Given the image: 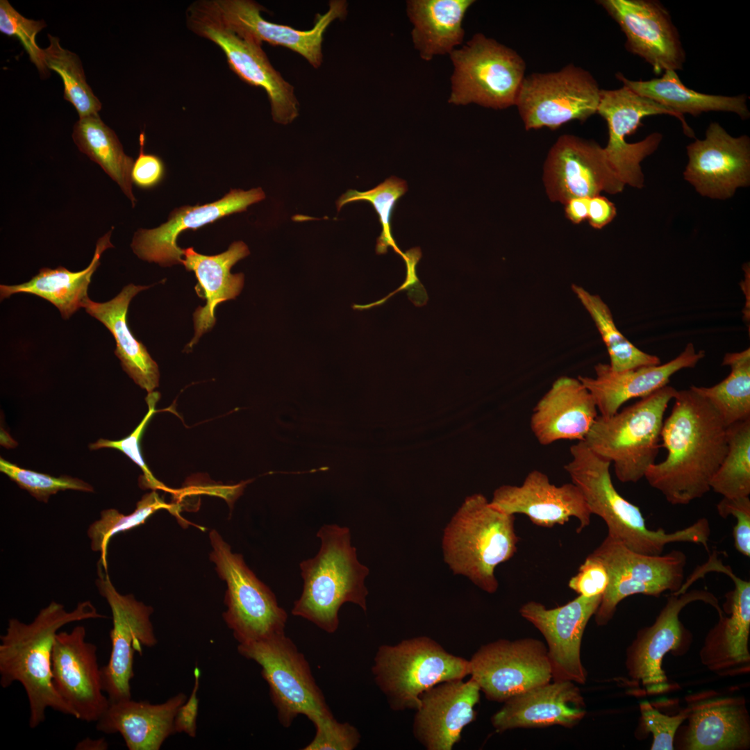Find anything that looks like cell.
I'll list each match as a JSON object with an SVG mask.
<instances>
[{
    "label": "cell",
    "instance_id": "obj_1",
    "mask_svg": "<svg viewBox=\"0 0 750 750\" xmlns=\"http://www.w3.org/2000/svg\"><path fill=\"white\" fill-rule=\"evenodd\" d=\"M664 421L660 447L666 458L644 478L672 505H687L710 490L727 451L726 426L711 403L691 388L677 390Z\"/></svg>",
    "mask_w": 750,
    "mask_h": 750
},
{
    "label": "cell",
    "instance_id": "obj_2",
    "mask_svg": "<svg viewBox=\"0 0 750 750\" xmlns=\"http://www.w3.org/2000/svg\"><path fill=\"white\" fill-rule=\"evenodd\" d=\"M105 617L90 601L79 602L69 612L53 601L31 623L16 618L8 620L6 633L0 636V685L3 688L14 682L22 685L28 701L30 728L45 720L47 708L77 719L53 685L51 655L55 638L67 624Z\"/></svg>",
    "mask_w": 750,
    "mask_h": 750
},
{
    "label": "cell",
    "instance_id": "obj_3",
    "mask_svg": "<svg viewBox=\"0 0 750 750\" xmlns=\"http://www.w3.org/2000/svg\"><path fill=\"white\" fill-rule=\"evenodd\" d=\"M569 451L571 460L564 469L582 493L591 514L605 522L607 535L635 552L648 555H660L672 542H691L708 549L710 529L707 519L701 518L672 533L650 529L640 508L615 489L610 461L592 451L583 441L573 444Z\"/></svg>",
    "mask_w": 750,
    "mask_h": 750
},
{
    "label": "cell",
    "instance_id": "obj_4",
    "mask_svg": "<svg viewBox=\"0 0 750 750\" xmlns=\"http://www.w3.org/2000/svg\"><path fill=\"white\" fill-rule=\"evenodd\" d=\"M316 535L320 549L315 557L299 564L303 591L291 612L333 633L339 626L342 604L351 602L367 610L365 579L369 569L358 560L349 528L324 524Z\"/></svg>",
    "mask_w": 750,
    "mask_h": 750
},
{
    "label": "cell",
    "instance_id": "obj_5",
    "mask_svg": "<svg viewBox=\"0 0 750 750\" xmlns=\"http://www.w3.org/2000/svg\"><path fill=\"white\" fill-rule=\"evenodd\" d=\"M515 519V515L492 508L481 494L468 497L444 529V561L455 574L467 576L488 593L495 592L499 585L495 568L517 549Z\"/></svg>",
    "mask_w": 750,
    "mask_h": 750
},
{
    "label": "cell",
    "instance_id": "obj_6",
    "mask_svg": "<svg viewBox=\"0 0 750 750\" xmlns=\"http://www.w3.org/2000/svg\"><path fill=\"white\" fill-rule=\"evenodd\" d=\"M676 392L666 385L610 417L596 418L583 442L613 463L621 482L639 481L656 462L664 415Z\"/></svg>",
    "mask_w": 750,
    "mask_h": 750
},
{
    "label": "cell",
    "instance_id": "obj_7",
    "mask_svg": "<svg viewBox=\"0 0 750 750\" xmlns=\"http://www.w3.org/2000/svg\"><path fill=\"white\" fill-rule=\"evenodd\" d=\"M372 669L394 710H416L425 691L470 674L469 660L451 654L426 636L379 647Z\"/></svg>",
    "mask_w": 750,
    "mask_h": 750
},
{
    "label": "cell",
    "instance_id": "obj_8",
    "mask_svg": "<svg viewBox=\"0 0 750 750\" xmlns=\"http://www.w3.org/2000/svg\"><path fill=\"white\" fill-rule=\"evenodd\" d=\"M238 651L260 666L283 726H290L299 715L306 716L315 727L334 718L309 663L285 634L238 644Z\"/></svg>",
    "mask_w": 750,
    "mask_h": 750
},
{
    "label": "cell",
    "instance_id": "obj_9",
    "mask_svg": "<svg viewBox=\"0 0 750 750\" xmlns=\"http://www.w3.org/2000/svg\"><path fill=\"white\" fill-rule=\"evenodd\" d=\"M210 559L221 579L226 583L223 618L238 644L249 643L285 634V610L274 592L246 565L243 556L216 530L209 534Z\"/></svg>",
    "mask_w": 750,
    "mask_h": 750
},
{
    "label": "cell",
    "instance_id": "obj_10",
    "mask_svg": "<svg viewBox=\"0 0 750 750\" xmlns=\"http://www.w3.org/2000/svg\"><path fill=\"white\" fill-rule=\"evenodd\" d=\"M454 66L449 102L492 109L515 106L526 64L514 50L477 33L450 53Z\"/></svg>",
    "mask_w": 750,
    "mask_h": 750
},
{
    "label": "cell",
    "instance_id": "obj_11",
    "mask_svg": "<svg viewBox=\"0 0 750 750\" xmlns=\"http://www.w3.org/2000/svg\"><path fill=\"white\" fill-rule=\"evenodd\" d=\"M605 565L608 585L594 614L598 626L606 625L624 599L637 594L659 597L675 592L683 585L687 557L673 550L664 556L635 552L606 535L591 553Z\"/></svg>",
    "mask_w": 750,
    "mask_h": 750
},
{
    "label": "cell",
    "instance_id": "obj_12",
    "mask_svg": "<svg viewBox=\"0 0 750 750\" xmlns=\"http://www.w3.org/2000/svg\"><path fill=\"white\" fill-rule=\"evenodd\" d=\"M597 113L608 125V140L603 150L608 162L624 185L634 188H642L644 176L640 162L657 149L662 140L661 134L653 133L638 142H626V137L642 125L644 117L656 115L673 116L681 122L688 136L694 135L684 116L625 85L616 90H601Z\"/></svg>",
    "mask_w": 750,
    "mask_h": 750
},
{
    "label": "cell",
    "instance_id": "obj_13",
    "mask_svg": "<svg viewBox=\"0 0 750 750\" xmlns=\"http://www.w3.org/2000/svg\"><path fill=\"white\" fill-rule=\"evenodd\" d=\"M600 92L589 72L569 64L557 72L526 76L515 106L526 129H556L597 113Z\"/></svg>",
    "mask_w": 750,
    "mask_h": 750
},
{
    "label": "cell",
    "instance_id": "obj_14",
    "mask_svg": "<svg viewBox=\"0 0 750 750\" xmlns=\"http://www.w3.org/2000/svg\"><path fill=\"white\" fill-rule=\"evenodd\" d=\"M96 586L106 600L112 619L110 655L108 663L101 668L103 689L110 702L131 699L134 654L142 655L143 647H153L158 642L150 620L153 608L133 594L119 593L99 561Z\"/></svg>",
    "mask_w": 750,
    "mask_h": 750
},
{
    "label": "cell",
    "instance_id": "obj_15",
    "mask_svg": "<svg viewBox=\"0 0 750 750\" xmlns=\"http://www.w3.org/2000/svg\"><path fill=\"white\" fill-rule=\"evenodd\" d=\"M192 5L240 37L260 44L266 42L288 48L302 56L315 68L322 63V45L326 29L335 19H342L347 13L345 1H331L325 14H317L312 29L299 31L267 21L260 14L264 8L251 0H206Z\"/></svg>",
    "mask_w": 750,
    "mask_h": 750
},
{
    "label": "cell",
    "instance_id": "obj_16",
    "mask_svg": "<svg viewBox=\"0 0 750 750\" xmlns=\"http://www.w3.org/2000/svg\"><path fill=\"white\" fill-rule=\"evenodd\" d=\"M187 24L194 33L222 50L230 69L242 81L265 90L274 122L288 124L299 115L294 87L272 67L260 44L240 37L192 6L187 12Z\"/></svg>",
    "mask_w": 750,
    "mask_h": 750
},
{
    "label": "cell",
    "instance_id": "obj_17",
    "mask_svg": "<svg viewBox=\"0 0 750 750\" xmlns=\"http://www.w3.org/2000/svg\"><path fill=\"white\" fill-rule=\"evenodd\" d=\"M469 660L471 678L492 701L504 702L552 679L547 648L533 638L490 642Z\"/></svg>",
    "mask_w": 750,
    "mask_h": 750
},
{
    "label": "cell",
    "instance_id": "obj_18",
    "mask_svg": "<svg viewBox=\"0 0 750 750\" xmlns=\"http://www.w3.org/2000/svg\"><path fill=\"white\" fill-rule=\"evenodd\" d=\"M702 601L722 612L715 597L708 591L694 590L672 593L653 624L638 631L626 650V667L631 681L643 688L647 694L668 692L671 685L662 669L665 655L685 647L686 630L679 614L688 604Z\"/></svg>",
    "mask_w": 750,
    "mask_h": 750
},
{
    "label": "cell",
    "instance_id": "obj_19",
    "mask_svg": "<svg viewBox=\"0 0 750 750\" xmlns=\"http://www.w3.org/2000/svg\"><path fill=\"white\" fill-rule=\"evenodd\" d=\"M53 685L61 698L76 712L77 719L97 722L110 701L102 686L97 646L86 640V630L75 626L58 632L51 655Z\"/></svg>",
    "mask_w": 750,
    "mask_h": 750
},
{
    "label": "cell",
    "instance_id": "obj_20",
    "mask_svg": "<svg viewBox=\"0 0 750 750\" xmlns=\"http://www.w3.org/2000/svg\"><path fill=\"white\" fill-rule=\"evenodd\" d=\"M544 180L549 198L564 204L573 198H591L603 191L620 192L625 185L608 162L603 148L570 135L560 136L550 149Z\"/></svg>",
    "mask_w": 750,
    "mask_h": 750
},
{
    "label": "cell",
    "instance_id": "obj_21",
    "mask_svg": "<svg viewBox=\"0 0 750 750\" xmlns=\"http://www.w3.org/2000/svg\"><path fill=\"white\" fill-rule=\"evenodd\" d=\"M624 33L626 48L649 64L656 74L681 70L685 52L669 10L656 0H601Z\"/></svg>",
    "mask_w": 750,
    "mask_h": 750
},
{
    "label": "cell",
    "instance_id": "obj_22",
    "mask_svg": "<svg viewBox=\"0 0 750 750\" xmlns=\"http://www.w3.org/2000/svg\"><path fill=\"white\" fill-rule=\"evenodd\" d=\"M601 597L578 595L563 606L550 609L535 601L521 607V615L536 627L547 641L553 681L586 682L587 672L581 658V640Z\"/></svg>",
    "mask_w": 750,
    "mask_h": 750
},
{
    "label": "cell",
    "instance_id": "obj_23",
    "mask_svg": "<svg viewBox=\"0 0 750 750\" xmlns=\"http://www.w3.org/2000/svg\"><path fill=\"white\" fill-rule=\"evenodd\" d=\"M685 178L701 194L712 199L731 197L750 178V140L733 137L718 123L708 126L703 140L687 147Z\"/></svg>",
    "mask_w": 750,
    "mask_h": 750
},
{
    "label": "cell",
    "instance_id": "obj_24",
    "mask_svg": "<svg viewBox=\"0 0 750 750\" xmlns=\"http://www.w3.org/2000/svg\"><path fill=\"white\" fill-rule=\"evenodd\" d=\"M490 506L509 515L524 514L535 525L551 528L576 518L579 533L590 525L591 512L579 489L573 483L557 486L548 476L534 469L520 485H504L497 488Z\"/></svg>",
    "mask_w": 750,
    "mask_h": 750
},
{
    "label": "cell",
    "instance_id": "obj_25",
    "mask_svg": "<svg viewBox=\"0 0 750 750\" xmlns=\"http://www.w3.org/2000/svg\"><path fill=\"white\" fill-rule=\"evenodd\" d=\"M265 199L260 188L247 191L232 189L222 199L204 205L184 206L174 209L167 221L152 229L140 228L131 247L140 259L162 267L181 264L183 249L177 246L178 235L197 229L235 212L246 211L249 206Z\"/></svg>",
    "mask_w": 750,
    "mask_h": 750
},
{
    "label": "cell",
    "instance_id": "obj_26",
    "mask_svg": "<svg viewBox=\"0 0 750 750\" xmlns=\"http://www.w3.org/2000/svg\"><path fill=\"white\" fill-rule=\"evenodd\" d=\"M709 572L726 574L734 589L726 594L729 616L723 612L717 624L708 632L700 652L703 665L720 676L747 674L750 669L748 642L750 632V582L744 580L710 556Z\"/></svg>",
    "mask_w": 750,
    "mask_h": 750
},
{
    "label": "cell",
    "instance_id": "obj_27",
    "mask_svg": "<svg viewBox=\"0 0 750 750\" xmlns=\"http://www.w3.org/2000/svg\"><path fill=\"white\" fill-rule=\"evenodd\" d=\"M480 692L472 678L443 682L425 691L414 717L416 739L428 750H451L476 718Z\"/></svg>",
    "mask_w": 750,
    "mask_h": 750
},
{
    "label": "cell",
    "instance_id": "obj_28",
    "mask_svg": "<svg viewBox=\"0 0 750 750\" xmlns=\"http://www.w3.org/2000/svg\"><path fill=\"white\" fill-rule=\"evenodd\" d=\"M688 726L683 749L742 750L750 745V720L744 699L708 690L685 697Z\"/></svg>",
    "mask_w": 750,
    "mask_h": 750
},
{
    "label": "cell",
    "instance_id": "obj_29",
    "mask_svg": "<svg viewBox=\"0 0 750 750\" xmlns=\"http://www.w3.org/2000/svg\"><path fill=\"white\" fill-rule=\"evenodd\" d=\"M704 356V351L697 352L688 343L677 357L663 365L615 371L609 364L599 362L594 367V377L577 378L592 395L600 415L608 417L628 400L644 398L667 385L674 374L694 367Z\"/></svg>",
    "mask_w": 750,
    "mask_h": 750
},
{
    "label": "cell",
    "instance_id": "obj_30",
    "mask_svg": "<svg viewBox=\"0 0 750 750\" xmlns=\"http://www.w3.org/2000/svg\"><path fill=\"white\" fill-rule=\"evenodd\" d=\"M598 415L592 395L578 378L562 376L534 406L530 427L541 445L584 441Z\"/></svg>",
    "mask_w": 750,
    "mask_h": 750
},
{
    "label": "cell",
    "instance_id": "obj_31",
    "mask_svg": "<svg viewBox=\"0 0 750 750\" xmlns=\"http://www.w3.org/2000/svg\"><path fill=\"white\" fill-rule=\"evenodd\" d=\"M493 715L498 732L517 728L572 727L585 715L579 689L569 681H553L510 697Z\"/></svg>",
    "mask_w": 750,
    "mask_h": 750
},
{
    "label": "cell",
    "instance_id": "obj_32",
    "mask_svg": "<svg viewBox=\"0 0 750 750\" xmlns=\"http://www.w3.org/2000/svg\"><path fill=\"white\" fill-rule=\"evenodd\" d=\"M182 251L184 258L181 264L186 270L194 273L197 279V294L206 300V306H199L193 314L195 333L186 347L189 349L215 324V310L218 304L235 299L240 293L244 285V274H231V269L237 262L249 254V250L245 243L238 241L233 242L226 251L214 256L201 254L193 247Z\"/></svg>",
    "mask_w": 750,
    "mask_h": 750
},
{
    "label": "cell",
    "instance_id": "obj_33",
    "mask_svg": "<svg viewBox=\"0 0 750 750\" xmlns=\"http://www.w3.org/2000/svg\"><path fill=\"white\" fill-rule=\"evenodd\" d=\"M186 699L180 692L158 704L131 698L110 702L96 728L106 734L119 733L129 750H159L176 733L174 718Z\"/></svg>",
    "mask_w": 750,
    "mask_h": 750
},
{
    "label": "cell",
    "instance_id": "obj_34",
    "mask_svg": "<svg viewBox=\"0 0 750 750\" xmlns=\"http://www.w3.org/2000/svg\"><path fill=\"white\" fill-rule=\"evenodd\" d=\"M130 283L113 299L106 302H95L90 298L85 302V312L101 322L112 335L114 351L124 372L148 393L159 385L160 373L157 363L145 346L133 335L127 322L128 306L140 292L151 287Z\"/></svg>",
    "mask_w": 750,
    "mask_h": 750
},
{
    "label": "cell",
    "instance_id": "obj_35",
    "mask_svg": "<svg viewBox=\"0 0 750 750\" xmlns=\"http://www.w3.org/2000/svg\"><path fill=\"white\" fill-rule=\"evenodd\" d=\"M113 227L99 238L93 258L89 265L78 272H72L62 266L56 269L44 267L27 282L17 285H0L1 300L18 293L33 294L54 305L63 319H69L89 299L88 286L92 276L100 265L103 253L114 246L110 242Z\"/></svg>",
    "mask_w": 750,
    "mask_h": 750
},
{
    "label": "cell",
    "instance_id": "obj_36",
    "mask_svg": "<svg viewBox=\"0 0 750 750\" xmlns=\"http://www.w3.org/2000/svg\"><path fill=\"white\" fill-rule=\"evenodd\" d=\"M472 0H412L407 1L408 15L413 24L412 38L420 56L450 53L464 38L462 20Z\"/></svg>",
    "mask_w": 750,
    "mask_h": 750
},
{
    "label": "cell",
    "instance_id": "obj_37",
    "mask_svg": "<svg viewBox=\"0 0 750 750\" xmlns=\"http://www.w3.org/2000/svg\"><path fill=\"white\" fill-rule=\"evenodd\" d=\"M616 76L635 93L683 116L685 113L697 116L711 111L733 112L742 119L750 116L745 95L731 97L695 91L685 86L674 70H667L660 77L646 81L630 80L620 73Z\"/></svg>",
    "mask_w": 750,
    "mask_h": 750
},
{
    "label": "cell",
    "instance_id": "obj_38",
    "mask_svg": "<svg viewBox=\"0 0 750 750\" xmlns=\"http://www.w3.org/2000/svg\"><path fill=\"white\" fill-rule=\"evenodd\" d=\"M72 138L78 149L117 183L134 207L137 202L131 179L134 160L124 153L117 135L98 113L80 117L74 124Z\"/></svg>",
    "mask_w": 750,
    "mask_h": 750
},
{
    "label": "cell",
    "instance_id": "obj_39",
    "mask_svg": "<svg viewBox=\"0 0 750 750\" xmlns=\"http://www.w3.org/2000/svg\"><path fill=\"white\" fill-rule=\"evenodd\" d=\"M722 365L731 372L712 387L690 388L707 399L722 417L726 426L750 419V349L726 353Z\"/></svg>",
    "mask_w": 750,
    "mask_h": 750
},
{
    "label": "cell",
    "instance_id": "obj_40",
    "mask_svg": "<svg viewBox=\"0 0 750 750\" xmlns=\"http://www.w3.org/2000/svg\"><path fill=\"white\" fill-rule=\"evenodd\" d=\"M572 290L593 319L606 347L610 366L624 371L660 364V358L634 346L617 328L608 306L598 295L583 287L572 284Z\"/></svg>",
    "mask_w": 750,
    "mask_h": 750
},
{
    "label": "cell",
    "instance_id": "obj_41",
    "mask_svg": "<svg viewBox=\"0 0 750 750\" xmlns=\"http://www.w3.org/2000/svg\"><path fill=\"white\" fill-rule=\"evenodd\" d=\"M727 451L710 481V490L726 498L750 494V419L726 427Z\"/></svg>",
    "mask_w": 750,
    "mask_h": 750
},
{
    "label": "cell",
    "instance_id": "obj_42",
    "mask_svg": "<svg viewBox=\"0 0 750 750\" xmlns=\"http://www.w3.org/2000/svg\"><path fill=\"white\" fill-rule=\"evenodd\" d=\"M49 45L43 49L45 65L56 72L64 85V99L71 103L79 117L97 114L101 103L87 83L79 58L62 48L57 37L48 35Z\"/></svg>",
    "mask_w": 750,
    "mask_h": 750
},
{
    "label": "cell",
    "instance_id": "obj_43",
    "mask_svg": "<svg viewBox=\"0 0 750 750\" xmlns=\"http://www.w3.org/2000/svg\"><path fill=\"white\" fill-rule=\"evenodd\" d=\"M160 509L172 512L174 506L166 503L156 490L145 494L137 503L136 508L129 515H124L114 508L101 512V517L89 526L87 534L93 551L100 553L99 561L108 570V547L110 539L116 534L129 531L145 522L153 513Z\"/></svg>",
    "mask_w": 750,
    "mask_h": 750
},
{
    "label": "cell",
    "instance_id": "obj_44",
    "mask_svg": "<svg viewBox=\"0 0 750 750\" xmlns=\"http://www.w3.org/2000/svg\"><path fill=\"white\" fill-rule=\"evenodd\" d=\"M406 182L396 176H391L374 188L366 192L349 190L343 194L336 202L338 210L347 203L357 201H367L373 206L378 215L382 232L377 240L376 252L385 253L389 246L397 253H401L395 244L391 233V217L397 200L407 191Z\"/></svg>",
    "mask_w": 750,
    "mask_h": 750
},
{
    "label": "cell",
    "instance_id": "obj_45",
    "mask_svg": "<svg viewBox=\"0 0 750 750\" xmlns=\"http://www.w3.org/2000/svg\"><path fill=\"white\" fill-rule=\"evenodd\" d=\"M0 471L37 500L45 503L48 502L51 495L59 491L73 490L94 492L93 487L81 479L68 476L54 477L24 469L3 458H0Z\"/></svg>",
    "mask_w": 750,
    "mask_h": 750
},
{
    "label": "cell",
    "instance_id": "obj_46",
    "mask_svg": "<svg viewBox=\"0 0 750 750\" xmlns=\"http://www.w3.org/2000/svg\"><path fill=\"white\" fill-rule=\"evenodd\" d=\"M160 394L158 392L148 393L146 401L149 410L140 422L139 425L127 437L119 440H110L101 438L96 442L90 444L89 447L91 450H97L101 448H112L123 452L132 461H133L142 469L143 474L140 477V485L143 488H149L153 490H160L166 492H172L164 483L158 481L152 474L151 470L143 459L141 453L140 440L143 435L145 427L149 420L157 411L156 405L159 400Z\"/></svg>",
    "mask_w": 750,
    "mask_h": 750
},
{
    "label": "cell",
    "instance_id": "obj_47",
    "mask_svg": "<svg viewBox=\"0 0 750 750\" xmlns=\"http://www.w3.org/2000/svg\"><path fill=\"white\" fill-rule=\"evenodd\" d=\"M47 25L43 20L26 18L18 12L6 0L0 1V32L17 38L29 56L31 61L43 74H48L43 56V49L36 43L37 34Z\"/></svg>",
    "mask_w": 750,
    "mask_h": 750
},
{
    "label": "cell",
    "instance_id": "obj_48",
    "mask_svg": "<svg viewBox=\"0 0 750 750\" xmlns=\"http://www.w3.org/2000/svg\"><path fill=\"white\" fill-rule=\"evenodd\" d=\"M643 724L647 731L653 734L651 750H672L674 749L675 733L682 722L688 717L685 708L676 715L662 714L648 701L640 703Z\"/></svg>",
    "mask_w": 750,
    "mask_h": 750
},
{
    "label": "cell",
    "instance_id": "obj_49",
    "mask_svg": "<svg viewBox=\"0 0 750 750\" xmlns=\"http://www.w3.org/2000/svg\"><path fill=\"white\" fill-rule=\"evenodd\" d=\"M313 740L304 750H352L360 742L358 730L348 723H340L335 718L315 728Z\"/></svg>",
    "mask_w": 750,
    "mask_h": 750
},
{
    "label": "cell",
    "instance_id": "obj_50",
    "mask_svg": "<svg viewBox=\"0 0 750 750\" xmlns=\"http://www.w3.org/2000/svg\"><path fill=\"white\" fill-rule=\"evenodd\" d=\"M718 514L723 518L732 515L736 519L733 536L735 549L750 557V499L749 497H723L717 503Z\"/></svg>",
    "mask_w": 750,
    "mask_h": 750
},
{
    "label": "cell",
    "instance_id": "obj_51",
    "mask_svg": "<svg viewBox=\"0 0 750 750\" xmlns=\"http://www.w3.org/2000/svg\"><path fill=\"white\" fill-rule=\"evenodd\" d=\"M609 583L608 571L603 562L591 553L581 565L568 586L578 595L592 597L603 595Z\"/></svg>",
    "mask_w": 750,
    "mask_h": 750
},
{
    "label": "cell",
    "instance_id": "obj_52",
    "mask_svg": "<svg viewBox=\"0 0 750 750\" xmlns=\"http://www.w3.org/2000/svg\"><path fill=\"white\" fill-rule=\"evenodd\" d=\"M144 134L140 135V152L134 161L132 182L142 189H149L159 184L165 176V165L160 157L144 151Z\"/></svg>",
    "mask_w": 750,
    "mask_h": 750
},
{
    "label": "cell",
    "instance_id": "obj_53",
    "mask_svg": "<svg viewBox=\"0 0 750 750\" xmlns=\"http://www.w3.org/2000/svg\"><path fill=\"white\" fill-rule=\"evenodd\" d=\"M194 683L188 699L179 707L174 718L176 733H185L191 738L197 734V719L199 710L197 692L199 688L200 669L197 665L194 671Z\"/></svg>",
    "mask_w": 750,
    "mask_h": 750
},
{
    "label": "cell",
    "instance_id": "obj_54",
    "mask_svg": "<svg viewBox=\"0 0 750 750\" xmlns=\"http://www.w3.org/2000/svg\"><path fill=\"white\" fill-rule=\"evenodd\" d=\"M616 215L613 203L603 196L597 195L590 198L588 219L595 228H601L610 223Z\"/></svg>",
    "mask_w": 750,
    "mask_h": 750
},
{
    "label": "cell",
    "instance_id": "obj_55",
    "mask_svg": "<svg viewBox=\"0 0 750 750\" xmlns=\"http://www.w3.org/2000/svg\"><path fill=\"white\" fill-rule=\"evenodd\" d=\"M590 198L577 197L569 200L566 203L565 212L567 217L573 223L579 224L588 218Z\"/></svg>",
    "mask_w": 750,
    "mask_h": 750
},
{
    "label": "cell",
    "instance_id": "obj_56",
    "mask_svg": "<svg viewBox=\"0 0 750 750\" xmlns=\"http://www.w3.org/2000/svg\"><path fill=\"white\" fill-rule=\"evenodd\" d=\"M108 749V743L104 738L91 739L86 738L77 743L76 750H106Z\"/></svg>",
    "mask_w": 750,
    "mask_h": 750
}]
</instances>
